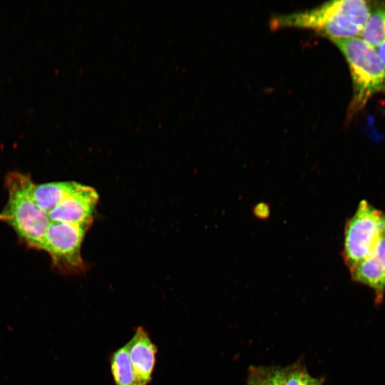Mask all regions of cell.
<instances>
[{
    "label": "cell",
    "mask_w": 385,
    "mask_h": 385,
    "mask_svg": "<svg viewBox=\"0 0 385 385\" xmlns=\"http://www.w3.org/2000/svg\"><path fill=\"white\" fill-rule=\"evenodd\" d=\"M372 5L364 0L328 1L312 9L274 16L271 26L311 29L332 41L360 37Z\"/></svg>",
    "instance_id": "6da1fadb"
},
{
    "label": "cell",
    "mask_w": 385,
    "mask_h": 385,
    "mask_svg": "<svg viewBox=\"0 0 385 385\" xmlns=\"http://www.w3.org/2000/svg\"><path fill=\"white\" fill-rule=\"evenodd\" d=\"M35 185L29 174L9 173L5 178L8 200L0 220L15 231L26 246L42 251L50 220L34 200Z\"/></svg>",
    "instance_id": "7a4b0ae2"
},
{
    "label": "cell",
    "mask_w": 385,
    "mask_h": 385,
    "mask_svg": "<svg viewBox=\"0 0 385 385\" xmlns=\"http://www.w3.org/2000/svg\"><path fill=\"white\" fill-rule=\"evenodd\" d=\"M332 41L349 68L353 96L348 113L353 115L363 109L374 95L385 93V66L376 49L360 37Z\"/></svg>",
    "instance_id": "3957f363"
},
{
    "label": "cell",
    "mask_w": 385,
    "mask_h": 385,
    "mask_svg": "<svg viewBox=\"0 0 385 385\" xmlns=\"http://www.w3.org/2000/svg\"><path fill=\"white\" fill-rule=\"evenodd\" d=\"M385 235V214L369 203L360 202L345 227L342 255L349 270L373 252Z\"/></svg>",
    "instance_id": "277c9868"
},
{
    "label": "cell",
    "mask_w": 385,
    "mask_h": 385,
    "mask_svg": "<svg viewBox=\"0 0 385 385\" xmlns=\"http://www.w3.org/2000/svg\"><path fill=\"white\" fill-rule=\"evenodd\" d=\"M90 226L50 221L43 250L48 254L53 267L62 274H78L86 270L81 250Z\"/></svg>",
    "instance_id": "5b68a950"
},
{
    "label": "cell",
    "mask_w": 385,
    "mask_h": 385,
    "mask_svg": "<svg viewBox=\"0 0 385 385\" xmlns=\"http://www.w3.org/2000/svg\"><path fill=\"white\" fill-rule=\"evenodd\" d=\"M98 194L91 187H78L47 215L50 221L91 225Z\"/></svg>",
    "instance_id": "8992f818"
},
{
    "label": "cell",
    "mask_w": 385,
    "mask_h": 385,
    "mask_svg": "<svg viewBox=\"0 0 385 385\" xmlns=\"http://www.w3.org/2000/svg\"><path fill=\"white\" fill-rule=\"evenodd\" d=\"M126 344L134 372L135 385H148L155 368L156 346L143 327L136 328Z\"/></svg>",
    "instance_id": "52a82bcc"
},
{
    "label": "cell",
    "mask_w": 385,
    "mask_h": 385,
    "mask_svg": "<svg viewBox=\"0 0 385 385\" xmlns=\"http://www.w3.org/2000/svg\"><path fill=\"white\" fill-rule=\"evenodd\" d=\"M349 271L354 281L373 289L375 302L380 304L385 294V235L370 256Z\"/></svg>",
    "instance_id": "ba28073f"
},
{
    "label": "cell",
    "mask_w": 385,
    "mask_h": 385,
    "mask_svg": "<svg viewBox=\"0 0 385 385\" xmlns=\"http://www.w3.org/2000/svg\"><path fill=\"white\" fill-rule=\"evenodd\" d=\"M78 185V183L73 181L36 184L34 190V198L38 207L48 214L75 190Z\"/></svg>",
    "instance_id": "9c48e42d"
},
{
    "label": "cell",
    "mask_w": 385,
    "mask_h": 385,
    "mask_svg": "<svg viewBox=\"0 0 385 385\" xmlns=\"http://www.w3.org/2000/svg\"><path fill=\"white\" fill-rule=\"evenodd\" d=\"M360 38L376 48L385 41V4L375 2Z\"/></svg>",
    "instance_id": "30bf717a"
},
{
    "label": "cell",
    "mask_w": 385,
    "mask_h": 385,
    "mask_svg": "<svg viewBox=\"0 0 385 385\" xmlns=\"http://www.w3.org/2000/svg\"><path fill=\"white\" fill-rule=\"evenodd\" d=\"M110 364L115 385H135L134 372L128 356L127 344L118 348L112 354Z\"/></svg>",
    "instance_id": "8fae6325"
},
{
    "label": "cell",
    "mask_w": 385,
    "mask_h": 385,
    "mask_svg": "<svg viewBox=\"0 0 385 385\" xmlns=\"http://www.w3.org/2000/svg\"><path fill=\"white\" fill-rule=\"evenodd\" d=\"M284 385H322V381L300 368L284 369Z\"/></svg>",
    "instance_id": "7c38bea8"
},
{
    "label": "cell",
    "mask_w": 385,
    "mask_h": 385,
    "mask_svg": "<svg viewBox=\"0 0 385 385\" xmlns=\"http://www.w3.org/2000/svg\"><path fill=\"white\" fill-rule=\"evenodd\" d=\"M251 376L257 385H284V369L261 368L252 371Z\"/></svg>",
    "instance_id": "4fadbf2b"
},
{
    "label": "cell",
    "mask_w": 385,
    "mask_h": 385,
    "mask_svg": "<svg viewBox=\"0 0 385 385\" xmlns=\"http://www.w3.org/2000/svg\"><path fill=\"white\" fill-rule=\"evenodd\" d=\"M255 216L260 218H265L269 215V207L265 203L257 204L254 210Z\"/></svg>",
    "instance_id": "5bb4252c"
},
{
    "label": "cell",
    "mask_w": 385,
    "mask_h": 385,
    "mask_svg": "<svg viewBox=\"0 0 385 385\" xmlns=\"http://www.w3.org/2000/svg\"><path fill=\"white\" fill-rule=\"evenodd\" d=\"M375 49L380 60L385 66V41L381 45H379L378 47H376Z\"/></svg>",
    "instance_id": "9a60e30c"
},
{
    "label": "cell",
    "mask_w": 385,
    "mask_h": 385,
    "mask_svg": "<svg viewBox=\"0 0 385 385\" xmlns=\"http://www.w3.org/2000/svg\"><path fill=\"white\" fill-rule=\"evenodd\" d=\"M247 385H257V384L256 383L253 377L250 376Z\"/></svg>",
    "instance_id": "2e32d148"
}]
</instances>
